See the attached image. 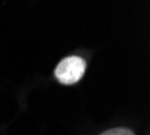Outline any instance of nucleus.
I'll use <instances>...</instances> for the list:
<instances>
[{
  "instance_id": "nucleus-2",
  "label": "nucleus",
  "mask_w": 150,
  "mask_h": 135,
  "mask_svg": "<svg viewBox=\"0 0 150 135\" xmlns=\"http://www.w3.org/2000/svg\"><path fill=\"white\" fill-rule=\"evenodd\" d=\"M99 135H135L131 130L125 127H118V128H111V130H107V131L101 132Z\"/></svg>"
},
{
  "instance_id": "nucleus-1",
  "label": "nucleus",
  "mask_w": 150,
  "mask_h": 135,
  "mask_svg": "<svg viewBox=\"0 0 150 135\" xmlns=\"http://www.w3.org/2000/svg\"><path fill=\"white\" fill-rule=\"evenodd\" d=\"M87 69V62L85 59L77 56H70L64 58L58 65L56 66L54 76L61 84L65 85H72L81 80Z\"/></svg>"
}]
</instances>
